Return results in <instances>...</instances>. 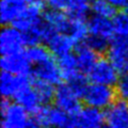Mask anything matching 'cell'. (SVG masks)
<instances>
[{"instance_id":"1","label":"cell","mask_w":128,"mask_h":128,"mask_svg":"<svg viewBox=\"0 0 128 128\" xmlns=\"http://www.w3.org/2000/svg\"><path fill=\"white\" fill-rule=\"evenodd\" d=\"M35 115L38 123L46 128H78L75 115L68 114L57 106L44 105Z\"/></svg>"},{"instance_id":"2","label":"cell","mask_w":128,"mask_h":128,"mask_svg":"<svg viewBox=\"0 0 128 128\" xmlns=\"http://www.w3.org/2000/svg\"><path fill=\"white\" fill-rule=\"evenodd\" d=\"M115 96L116 92L111 86L92 82L86 88L82 94V99L86 106L105 110L115 102Z\"/></svg>"},{"instance_id":"3","label":"cell","mask_w":128,"mask_h":128,"mask_svg":"<svg viewBox=\"0 0 128 128\" xmlns=\"http://www.w3.org/2000/svg\"><path fill=\"white\" fill-rule=\"evenodd\" d=\"M32 120L29 112L17 102L4 99L1 105V127L2 128H27Z\"/></svg>"},{"instance_id":"4","label":"cell","mask_w":128,"mask_h":128,"mask_svg":"<svg viewBox=\"0 0 128 128\" xmlns=\"http://www.w3.org/2000/svg\"><path fill=\"white\" fill-rule=\"evenodd\" d=\"M81 98V95L77 93L68 82L66 84L60 83L54 90V105L72 115H76L81 109V102H80Z\"/></svg>"},{"instance_id":"5","label":"cell","mask_w":128,"mask_h":128,"mask_svg":"<svg viewBox=\"0 0 128 128\" xmlns=\"http://www.w3.org/2000/svg\"><path fill=\"white\" fill-rule=\"evenodd\" d=\"M32 83L33 80L28 75H15L2 70L0 77V92L4 99H15L19 93Z\"/></svg>"},{"instance_id":"6","label":"cell","mask_w":128,"mask_h":128,"mask_svg":"<svg viewBox=\"0 0 128 128\" xmlns=\"http://www.w3.org/2000/svg\"><path fill=\"white\" fill-rule=\"evenodd\" d=\"M120 70L108 58H98L96 63L93 65L91 70L88 73L92 82L100 83L106 86H115L120 78Z\"/></svg>"},{"instance_id":"7","label":"cell","mask_w":128,"mask_h":128,"mask_svg":"<svg viewBox=\"0 0 128 128\" xmlns=\"http://www.w3.org/2000/svg\"><path fill=\"white\" fill-rule=\"evenodd\" d=\"M27 45L24 32L13 25H4L0 32V52L2 56L22 51Z\"/></svg>"},{"instance_id":"8","label":"cell","mask_w":128,"mask_h":128,"mask_svg":"<svg viewBox=\"0 0 128 128\" xmlns=\"http://www.w3.org/2000/svg\"><path fill=\"white\" fill-rule=\"evenodd\" d=\"M32 79L34 81L49 83L54 86L60 84L63 79V75L58 61L50 57L49 59L34 65V68L32 70Z\"/></svg>"},{"instance_id":"9","label":"cell","mask_w":128,"mask_h":128,"mask_svg":"<svg viewBox=\"0 0 128 128\" xmlns=\"http://www.w3.org/2000/svg\"><path fill=\"white\" fill-rule=\"evenodd\" d=\"M107 128H128V102L115 100L105 112Z\"/></svg>"},{"instance_id":"10","label":"cell","mask_w":128,"mask_h":128,"mask_svg":"<svg viewBox=\"0 0 128 128\" xmlns=\"http://www.w3.org/2000/svg\"><path fill=\"white\" fill-rule=\"evenodd\" d=\"M32 63L28 58L26 51L2 56L1 68L3 72H8L15 75H28L31 70Z\"/></svg>"},{"instance_id":"11","label":"cell","mask_w":128,"mask_h":128,"mask_svg":"<svg viewBox=\"0 0 128 128\" xmlns=\"http://www.w3.org/2000/svg\"><path fill=\"white\" fill-rule=\"evenodd\" d=\"M44 22L49 28L51 33L54 32H63L70 34L72 26L74 22V18L64 11L50 9L44 13Z\"/></svg>"},{"instance_id":"12","label":"cell","mask_w":128,"mask_h":128,"mask_svg":"<svg viewBox=\"0 0 128 128\" xmlns=\"http://www.w3.org/2000/svg\"><path fill=\"white\" fill-rule=\"evenodd\" d=\"M48 49L50 52L57 56V57H61V56L70 54L73 49L78 45L77 42L67 33H63V32H54L49 35V38L46 41Z\"/></svg>"},{"instance_id":"13","label":"cell","mask_w":128,"mask_h":128,"mask_svg":"<svg viewBox=\"0 0 128 128\" xmlns=\"http://www.w3.org/2000/svg\"><path fill=\"white\" fill-rule=\"evenodd\" d=\"M78 128H102L105 125V113L97 108L86 106L75 115Z\"/></svg>"},{"instance_id":"14","label":"cell","mask_w":128,"mask_h":128,"mask_svg":"<svg viewBox=\"0 0 128 128\" xmlns=\"http://www.w3.org/2000/svg\"><path fill=\"white\" fill-rule=\"evenodd\" d=\"M28 0H1L0 19L3 25H14L28 6Z\"/></svg>"},{"instance_id":"15","label":"cell","mask_w":128,"mask_h":128,"mask_svg":"<svg viewBox=\"0 0 128 128\" xmlns=\"http://www.w3.org/2000/svg\"><path fill=\"white\" fill-rule=\"evenodd\" d=\"M43 18H44V12L41 3L30 2L13 26L17 27L22 32H25L38 25L43 20Z\"/></svg>"},{"instance_id":"16","label":"cell","mask_w":128,"mask_h":128,"mask_svg":"<svg viewBox=\"0 0 128 128\" xmlns=\"http://www.w3.org/2000/svg\"><path fill=\"white\" fill-rule=\"evenodd\" d=\"M88 29H89V35L106 38L110 42L113 36L112 18L93 14V16L88 20Z\"/></svg>"},{"instance_id":"17","label":"cell","mask_w":128,"mask_h":128,"mask_svg":"<svg viewBox=\"0 0 128 128\" xmlns=\"http://www.w3.org/2000/svg\"><path fill=\"white\" fill-rule=\"evenodd\" d=\"M15 100L19 102L29 113H36L41 108L45 105L38 92L34 88L33 83L24 90L22 93L15 98Z\"/></svg>"},{"instance_id":"18","label":"cell","mask_w":128,"mask_h":128,"mask_svg":"<svg viewBox=\"0 0 128 128\" xmlns=\"http://www.w3.org/2000/svg\"><path fill=\"white\" fill-rule=\"evenodd\" d=\"M75 56L77 58L79 68L83 74L89 73L96 61L98 60V52L88 45L86 43L79 44V46L76 49Z\"/></svg>"},{"instance_id":"19","label":"cell","mask_w":128,"mask_h":128,"mask_svg":"<svg viewBox=\"0 0 128 128\" xmlns=\"http://www.w3.org/2000/svg\"><path fill=\"white\" fill-rule=\"evenodd\" d=\"M58 63H59L60 68H61L63 78L66 79L67 81L74 79L75 77H77L80 74H83V73H81V70L79 68L77 58L72 52L59 57Z\"/></svg>"},{"instance_id":"20","label":"cell","mask_w":128,"mask_h":128,"mask_svg":"<svg viewBox=\"0 0 128 128\" xmlns=\"http://www.w3.org/2000/svg\"><path fill=\"white\" fill-rule=\"evenodd\" d=\"M92 1L93 0H68L64 12L73 18L84 19L92 12Z\"/></svg>"},{"instance_id":"21","label":"cell","mask_w":128,"mask_h":128,"mask_svg":"<svg viewBox=\"0 0 128 128\" xmlns=\"http://www.w3.org/2000/svg\"><path fill=\"white\" fill-rule=\"evenodd\" d=\"M112 24H113L112 38L128 41V11L115 14L112 17Z\"/></svg>"},{"instance_id":"22","label":"cell","mask_w":128,"mask_h":128,"mask_svg":"<svg viewBox=\"0 0 128 128\" xmlns=\"http://www.w3.org/2000/svg\"><path fill=\"white\" fill-rule=\"evenodd\" d=\"M108 57L112 61V63L116 66L120 73H128V49H122V48L109 46Z\"/></svg>"},{"instance_id":"23","label":"cell","mask_w":128,"mask_h":128,"mask_svg":"<svg viewBox=\"0 0 128 128\" xmlns=\"http://www.w3.org/2000/svg\"><path fill=\"white\" fill-rule=\"evenodd\" d=\"M26 54L28 56V58L31 61L32 65H36V64L41 63L45 60L49 59L51 57V52L48 49V47H44L42 45H32L27 49Z\"/></svg>"},{"instance_id":"24","label":"cell","mask_w":128,"mask_h":128,"mask_svg":"<svg viewBox=\"0 0 128 128\" xmlns=\"http://www.w3.org/2000/svg\"><path fill=\"white\" fill-rule=\"evenodd\" d=\"M115 8L108 0H93L92 1V12L94 15L112 18L115 15Z\"/></svg>"},{"instance_id":"25","label":"cell","mask_w":128,"mask_h":128,"mask_svg":"<svg viewBox=\"0 0 128 128\" xmlns=\"http://www.w3.org/2000/svg\"><path fill=\"white\" fill-rule=\"evenodd\" d=\"M33 86L38 92V94L42 97L45 105L47 102L54 100V90H56L54 86H51L49 83L41 82V81H34V80H33Z\"/></svg>"},{"instance_id":"26","label":"cell","mask_w":128,"mask_h":128,"mask_svg":"<svg viewBox=\"0 0 128 128\" xmlns=\"http://www.w3.org/2000/svg\"><path fill=\"white\" fill-rule=\"evenodd\" d=\"M115 92L121 99L128 102V73L123 74L115 83Z\"/></svg>"},{"instance_id":"27","label":"cell","mask_w":128,"mask_h":128,"mask_svg":"<svg viewBox=\"0 0 128 128\" xmlns=\"http://www.w3.org/2000/svg\"><path fill=\"white\" fill-rule=\"evenodd\" d=\"M45 1L47 2V4L49 6L50 9L64 11L68 0H45Z\"/></svg>"},{"instance_id":"28","label":"cell","mask_w":128,"mask_h":128,"mask_svg":"<svg viewBox=\"0 0 128 128\" xmlns=\"http://www.w3.org/2000/svg\"><path fill=\"white\" fill-rule=\"evenodd\" d=\"M115 9H122L127 10L128 9V0H108Z\"/></svg>"},{"instance_id":"29","label":"cell","mask_w":128,"mask_h":128,"mask_svg":"<svg viewBox=\"0 0 128 128\" xmlns=\"http://www.w3.org/2000/svg\"><path fill=\"white\" fill-rule=\"evenodd\" d=\"M29 2H38V3H41L42 1H45V0H28Z\"/></svg>"},{"instance_id":"30","label":"cell","mask_w":128,"mask_h":128,"mask_svg":"<svg viewBox=\"0 0 128 128\" xmlns=\"http://www.w3.org/2000/svg\"><path fill=\"white\" fill-rule=\"evenodd\" d=\"M38 128H46V127H43V126H40Z\"/></svg>"}]
</instances>
